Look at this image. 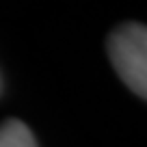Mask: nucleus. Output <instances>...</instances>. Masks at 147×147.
Instances as JSON below:
<instances>
[{
	"label": "nucleus",
	"mask_w": 147,
	"mask_h": 147,
	"mask_svg": "<svg viewBox=\"0 0 147 147\" xmlns=\"http://www.w3.org/2000/svg\"><path fill=\"white\" fill-rule=\"evenodd\" d=\"M0 147H37V141L24 121L9 119L0 125Z\"/></svg>",
	"instance_id": "obj_2"
},
{
	"label": "nucleus",
	"mask_w": 147,
	"mask_h": 147,
	"mask_svg": "<svg viewBox=\"0 0 147 147\" xmlns=\"http://www.w3.org/2000/svg\"><path fill=\"white\" fill-rule=\"evenodd\" d=\"M108 56L119 78L138 97L147 93V30L143 24H121L108 37Z\"/></svg>",
	"instance_id": "obj_1"
}]
</instances>
